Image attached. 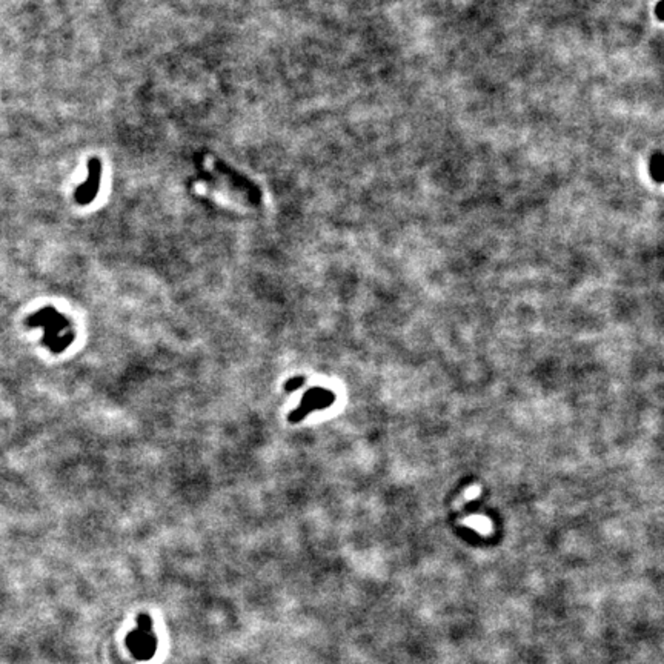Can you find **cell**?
Instances as JSON below:
<instances>
[{"label": "cell", "mask_w": 664, "mask_h": 664, "mask_svg": "<svg viewBox=\"0 0 664 664\" xmlns=\"http://www.w3.org/2000/svg\"><path fill=\"white\" fill-rule=\"evenodd\" d=\"M203 173L208 184H211L217 191L230 194L251 206H258L262 203V192L256 184L225 163L218 162L217 158H208L203 166Z\"/></svg>", "instance_id": "cell-1"}, {"label": "cell", "mask_w": 664, "mask_h": 664, "mask_svg": "<svg viewBox=\"0 0 664 664\" xmlns=\"http://www.w3.org/2000/svg\"><path fill=\"white\" fill-rule=\"evenodd\" d=\"M102 183V161L99 157H91L88 162V177L74 192L75 203L87 206L96 200Z\"/></svg>", "instance_id": "cell-4"}, {"label": "cell", "mask_w": 664, "mask_h": 664, "mask_svg": "<svg viewBox=\"0 0 664 664\" xmlns=\"http://www.w3.org/2000/svg\"><path fill=\"white\" fill-rule=\"evenodd\" d=\"M137 629L142 630V632H153V620H151L148 613H139Z\"/></svg>", "instance_id": "cell-6"}, {"label": "cell", "mask_w": 664, "mask_h": 664, "mask_svg": "<svg viewBox=\"0 0 664 664\" xmlns=\"http://www.w3.org/2000/svg\"><path fill=\"white\" fill-rule=\"evenodd\" d=\"M301 384H303V377L291 378V380H288L287 384H284V391H287V392H292V391L299 389Z\"/></svg>", "instance_id": "cell-7"}, {"label": "cell", "mask_w": 664, "mask_h": 664, "mask_svg": "<svg viewBox=\"0 0 664 664\" xmlns=\"http://www.w3.org/2000/svg\"><path fill=\"white\" fill-rule=\"evenodd\" d=\"M31 325L42 326L45 330V344L54 354H61L75 339V332L65 315L58 314L54 308L39 311L30 320Z\"/></svg>", "instance_id": "cell-2"}, {"label": "cell", "mask_w": 664, "mask_h": 664, "mask_svg": "<svg viewBox=\"0 0 664 664\" xmlns=\"http://www.w3.org/2000/svg\"><path fill=\"white\" fill-rule=\"evenodd\" d=\"M335 395L331 391L320 389V388H313L305 392L303 399H301L300 405L297 409H294L289 414V422L291 423H299L303 420L306 415L311 413H314L317 409H325L334 403Z\"/></svg>", "instance_id": "cell-3"}, {"label": "cell", "mask_w": 664, "mask_h": 664, "mask_svg": "<svg viewBox=\"0 0 664 664\" xmlns=\"http://www.w3.org/2000/svg\"><path fill=\"white\" fill-rule=\"evenodd\" d=\"M126 647H128L132 657L140 661H148L154 657L157 651V638L153 632H142L139 629H134L126 635Z\"/></svg>", "instance_id": "cell-5"}]
</instances>
